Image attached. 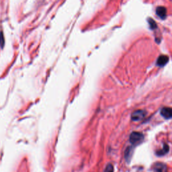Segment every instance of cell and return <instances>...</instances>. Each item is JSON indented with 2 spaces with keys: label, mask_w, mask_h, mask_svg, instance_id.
<instances>
[{
  "label": "cell",
  "mask_w": 172,
  "mask_h": 172,
  "mask_svg": "<svg viewBox=\"0 0 172 172\" xmlns=\"http://www.w3.org/2000/svg\"><path fill=\"white\" fill-rule=\"evenodd\" d=\"M144 139L143 134L138 132H133L130 136V142L133 145L139 144Z\"/></svg>",
  "instance_id": "obj_1"
},
{
  "label": "cell",
  "mask_w": 172,
  "mask_h": 172,
  "mask_svg": "<svg viewBox=\"0 0 172 172\" xmlns=\"http://www.w3.org/2000/svg\"><path fill=\"white\" fill-rule=\"evenodd\" d=\"M5 45V38H4V32L3 31H0V47L1 48H4Z\"/></svg>",
  "instance_id": "obj_8"
},
{
  "label": "cell",
  "mask_w": 172,
  "mask_h": 172,
  "mask_svg": "<svg viewBox=\"0 0 172 172\" xmlns=\"http://www.w3.org/2000/svg\"><path fill=\"white\" fill-rule=\"evenodd\" d=\"M169 61V57L166 55H161L158 58L157 61V64L158 66H164L165 64L168 63Z\"/></svg>",
  "instance_id": "obj_5"
},
{
  "label": "cell",
  "mask_w": 172,
  "mask_h": 172,
  "mask_svg": "<svg viewBox=\"0 0 172 172\" xmlns=\"http://www.w3.org/2000/svg\"><path fill=\"white\" fill-rule=\"evenodd\" d=\"M154 171L155 172H166L167 167L163 163H157L155 165Z\"/></svg>",
  "instance_id": "obj_6"
},
{
  "label": "cell",
  "mask_w": 172,
  "mask_h": 172,
  "mask_svg": "<svg viewBox=\"0 0 172 172\" xmlns=\"http://www.w3.org/2000/svg\"><path fill=\"white\" fill-rule=\"evenodd\" d=\"M171 113L172 110L171 108L169 107H164L161 110V114L162 116H163L166 119H169L171 118Z\"/></svg>",
  "instance_id": "obj_3"
},
{
  "label": "cell",
  "mask_w": 172,
  "mask_h": 172,
  "mask_svg": "<svg viewBox=\"0 0 172 172\" xmlns=\"http://www.w3.org/2000/svg\"><path fill=\"white\" fill-rule=\"evenodd\" d=\"M149 24L150 25V28L151 29H155L157 28V24L155 22V21L151 18L149 19Z\"/></svg>",
  "instance_id": "obj_9"
},
{
  "label": "cell",
  "mask_w": 172,
  "mask_h": 172,
  "mask_svg": "<svg viewBox=\"0 0 172 172\" xmlns=\"http://www.w3.org/2000/svg\"><path fill=\"white\" fill-rule=\"evenodd\" d=\"M169 150V146L168 145H164V147L163 148L162 150H161L160 151H158L157 153V154L158 155H163L164 154H166L168 152Z\"/></svg>",
  "instance_id": "obj_7"
},
{
  "label": "cell",
  "mask_w": 172,
  "mask_h": 172,
  "mask_svg": "<svg viewBox=\"0 0 172 172\" xmlns=\"http://www.w3.org/2000/svg\"><path fill=\"white\" fill-rule=\"evenodd\" d=\"M156 13H157V14L161 18H165L167 13L166 8L163 6H159L157 7V9H156Z\"/></svg>",
  "instance_id": "obj_4"
},
{
  "label": "cell",
  "mask_w": 172,
  "mask_h": 172,
  "mask_svg": "<svg viewBox=\"0 0 172 172\" xmlns=\"http://www.w3.org/2000/svg\"><path fill=\"white\" fill-rule=\"evenodd\" d=\"M105 172H114V168L111 165V164H108L106 166V169H105Z\"/></svg>",
  "instance_id": "obj_10"
},
{
  "label": "cell",
  "mask_w": 172,
  "mask_h": 172,
  "mask_svg": "<svg viewBox=\"0 0 172 172\" xmlns=\"http://www.w3.org/2000/svg\"><path fill=\"white\" fill-rule=\"evenodd\" d=\"M146 112L142 110H138L134 111L131 115L132 120L134 121H139L145 116Z\"/></svg>",
  "instance_id": "obj_2"
}]
</instances>
